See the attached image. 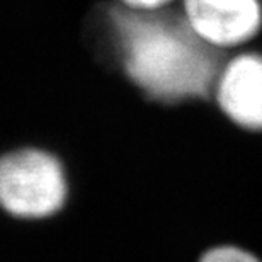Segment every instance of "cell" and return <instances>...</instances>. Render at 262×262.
I'll list each match as a JSON object with an SVG mask.
<instances>
[{
	"label": "cell",
	"instance_id": "1",
	"mask_svg": "<svg viewBox=\"0 0 262 262\" xmlns=\"http://www.w3.org/2000/svg\"><path fill=\"white\" fill-rule=\"evenodd\" d=\"M113 29L124 70L157 101L206 97L222 73L216 46L206 43L187 19L114 9Z\"/></svg>",
	"mask_w": 262,
	"mask_h": 262
},
{
	"label": "cell",
	"instance_id": "2",
	"mask_svg": "<svg viewBox=\"0 0 262 262\" xmlns=\"http://www.w3.org/2000/svg\"><path fill=\"white\" fill-rule=\"evenodd\" d=\"M67 199L60 160L48 151L24 148L0 159V206L17 218H46Z\"/></svg>",
	"mask_w": 262,
	"mask_h": 262
},
{
	"label": "cell",
	"instance_id": "3",
	"mask_svg": "<svg viewBox=\"0 0 262 262\" xmlns=\"http://www.w3.org/2000/svg\"><path fill=\"white\" fill-rule=\"evenodd\" d=\"M191 28L213 46L244 43L260 28L257 0H186Z\"/></svg>",
	"mask_w": 262,
	"mask_h": 262
},
{
	"label": "cell",
	"instance_id": "4",
	"mask_svg": "<svg viewBox=\"0 0 262 262\" xmlns=\"http://www.w3.org/2000/svg\"><path fill=\"white\" fill-rule=\"evenodd\" d=\"M216 99L240 128L262 129V56L242 55L230 61L216 80Z\"/></svg>",
	"mask_w": 262,
	"mask_h": 262
},
{
	"label": "cell",
	"instance_id": "5",
	"mask_svg": "<svg viewBox=\"0 0 262 262\" xmlns=\"http://www.w3.org/2000/svg\"><path fill=\"white\" fill-rule=\"evenodd\" d=\"M199 262H260V260L244 249L223 245V247H214L211 250H208Z\"/></svg>",
	"mask_w": 262,
	"mask_h": 262
},
{
	"label": "cell",
	"instance_id": "6",
	"mask_svg": "<svg viewBox=\"0 0 262 262\" xmlns=\"http://www.w3.org/2000/svg\"><path fill=\"white\" fill-rule=\"evenodd\" d=\"M124 5L129 9H138V10H154L162 7L169 0H123Z\"/></svg>",
	"mask_w": 262,
	"mask_h": 262
}]
</instances>
